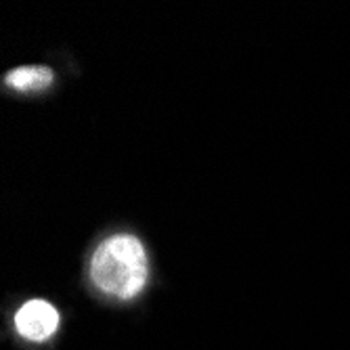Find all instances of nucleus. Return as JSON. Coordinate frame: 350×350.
Listing matches in <instances>:
<instances>
[{"label":"nucleus","instance_id":"1","mask_svg":"<svg viewBox=\"0 0 350 350\" xmlns=\"http://www.w3.org/2000/svg\"><path fill=\"white\" fill-rule=\"evenodd\" d=\"M90 279L111 298L131 300L139 296L149 279L143 243L133 235H113L105 239L92 254Z\"/></svg>","mask_w":350,"mask_h":350},{"label":"nucleus","instance_id":"2","mask_svg":"<svg viewBox=\"0 0 350 350\" xmlns=\"http://www.w3.org/2000/svg\"><path fill=\"white\" fill-rule=\"evenodd\" d=\"M59 327V312L46 300H29L15 314V329L31 342L49 340Z\"/></svg>","mask_w":350,"mask_h":350},{"label":"nucleus","instance_id":"3","mask_svg":"<svg viewBox=\"0 0 350 350\" xmlns=\"http://www.w3.org/2000/svg\"><path fill=\"white\" fill-rule=\"evenodd\" d=\"M53 78H55L53 70L44 66H25L9 72L5 84L19 92H38V90H46L53 84Z\"/></svg>","mask_w":350,"mask_h":350}]
</instances>
